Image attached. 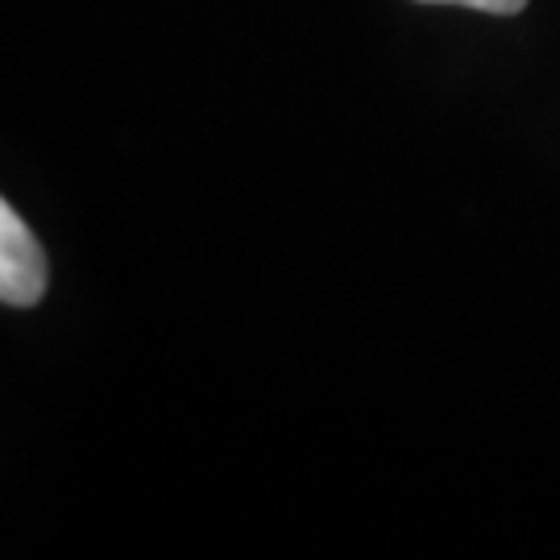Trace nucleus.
Returning <instances> with one entry per match:
<instances>
[{"instance_id":"obj_1","label":"nucleus","mask_w":560,"mask_h":560,"mask_svg":"<svg viewBox=\"0 0 560 560\" xmlns=\"http://www.w3.org/2000/svg\"><path fill=\"white\" fill-rule=\"evenodd\" d=\"M46 295V254L34 229L0 196V303L34 307Z\"/></svg>"},{"instance_id":"obj_2","label":"nucleus","mask_w":560,"mask_h":560,"mask_svg":"<svg viewBox=\"0 0 560 560\" xmlns=\"http://www.w3.org/2000/svg\"><path fill=\"white\" fill-rule=\"evenodd\" d=\"M420 4H465V9L494 13V18H511V13H523V9H527V0H420Z\"/></svg>"}]
</instances>
